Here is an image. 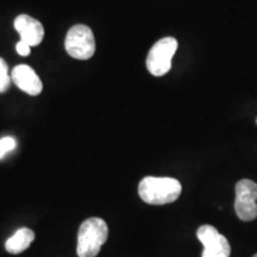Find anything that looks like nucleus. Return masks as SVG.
<instances>
[{
  "label": "nucleus",
  "mask_w": 257,
  "mask_h": 257,
  "mask_svg": "<svg viewBox=\"0 0 257 257\" xmlns=\"http://www.w3.org/2000/svg\"><path fill=\"white\" fill-rule=\"evenodd\" d=\"M182 186L176 179L147 176L138 186V194L150 205H166L178 200Z\"/></svg>",
  "instance_id": "1"
},
{
  "label": "nucleus",
  "mask_w": 257,
  "mask_h": 257,
  "mask_svg": "<svg viewBox=\"0 0 257 257\" xmlns=\"http://www.w3.org/2000/svg\"><path fill=\"white\" fill-rule=\"evenodd\" d=\"M108 236L107 224L101 218H88L80 225L76 252L79 257H95Z\"/></svg>",
  "instance_id": "2"
},
{
  "label": "nucleus",
  "mask_w": 257,
  "mask_h": 257,
  "mask_svg": "<svg viewBox=\"0 0 257 257\" xmlns=\"http://www.w3.org/2000/svg\"><path fill=\"white\" fill-rule=\"evenodd\" d=\"M178 46L174 37H165L154 44L147 57V68L152 75L163 76L169 72Z\"/></svg>",
  "instance_id": "3"
},
{
  "label": "nucleus",
  "mask_w": 257,
  "mask_h": 257,
  "mask_svg": "<svg viewBox=\"0 0 257 257\" xmlns=\"http://www.w3.org/2000/svg\"><path fill=\"white\" fill-rule=\"evenodd\" d=\"M67 53L76 60H88L95 53V40L91 29L86 25H74L64 41Z\"/></svg>",
  "instance_id": "4"
},
{
  "label": "nucleus",
  "mask_w": 257,
  "mask_h": 257,
  "mask_svg": "<svg viewBox=\"0 0 257 257\" xmlns=\"http://www.w3.org/2000/svg\"><path fill=\"white\" fill-rule=\"evenodd\" d=\"M257 184L243 179L236 184L234 211L240 220L251 221L257 218Z\"/></svg>",
  "instance_id": "5"
},
{
  "label": "nucleus",
  "mask_w": 257,
  "mask_h": 257,
  "mask_svg": "<svg viewBox=\"0 0 257 257\" xmlns=\"http://www.w3.org/2000/svg\"><path fill=\"white\" fill-rule=\"evenodd\" d=\"M197 236L204 245L201 257H230L229 240L219 233L212 225H202L198 229Z\"/></svg>",
  "instance_id": "6"
},
{
  "label": "nucleus",
  "mask_w": 257,
  "mask_h": 257,
  "mask_svg": "<svg viewBox=\"0 0 257 257\" xmlns=\"http://www.w3.org/2000/svg\"><path fill=\"white\" fill-rule=\"evenodd\" d=\"M11 80L19 89L28 93L29 95H38L43 89L40 76L27 64H19L15 67L11 74Z\"/></svg>",
  "instance_id": "7"
},
{
  "label": "nucleus",
  "mask_w": 257,
  "mask_h": 257,
  "mask_svg": "<svg viewBox=\"0 0 257 257\" xmlns=\"http://www.w3.org/2000/svg\"><path fill=\"white\" fill-rule=\"evenodd\" d=\"M15 28L21 40L27 42L30 47L38 46L44 37V29L40 22L28 15H21L15 19Z\"/></svg>",
  "instance_id": "8"
},
{
  "label": "nucleus",
  "mask_w": 257,
  "mask_h": 257,
  "mask_svg": "<svg viewBox=\"0 0 257 257\" xmlns=\"http://www.w3.org/2000/svg\"><path fill=\"white\" fill-rule=\"evenodd\" d=\"M35 239V232L28 227H22L17 230L12 237L6 240L5 249L6 251L12 253V255H18L27 250L30 244Z\"/></svg>",
  "instance_id": "9"
},
{
  "label": "nucleus",
  "mask_w": 257,
  "mask_h": 257,
  "mask_svg": "<svg viewBox=\"0 0 257 257\" xmlns=\"http://www.w3.org/2000/svg\"><path fill=\"white\" fill-rule=\"evenodd\" d=\"M11 76L9 75V66L0 57V93H5L10 88Z\"/></svg>",
  "instance_id": "10"
},
{
  "label": "nucleus",
  "mask_w": 257,
  "mask_h": 257,
  "mask_svg": "<svg viewBox=\"0 0 257 257\" xmlns=\"http://www.w3.org/2000/svg\"><path fill=\"white\" fill-rule=\"evenodd\" d=\"M17 143L14 137H4L0 140V159H3L6 154L12 152Z\"/></svg>",
  "instance_id": "11"
},
{
  "label": "nucleus",
  "mask_w": 257,
  "mask_h": 257,
  "mask_svg": "<svg viewBox=\"0 0 257 257\" xmlns=\"http://www.w3.org/2000/svg\"><path fill=\"white\" fill-rule=\"evenodd\" d=\"M30 46H29V44L27 43V42H24V41H19L17 44H16V50H17V53L19 54V55H22V56H28V55H30V51H31V49H30Z\"/></svg>",
  "instance_id": "12"
},
{
  "label": "nucleus",
  "mask_w": 257,
  "mask_h": 257,
  "mask_svg": "<svg viewBox=\"0 0 257 257\" xmlns=\"http://www.w3.org/2000/svg\"><path fill=\"white\" fill-rule=\"evenodd\" d=\"M253 257H257V253H256V255H255V256H253Z\"/></svg>",
  "instance_id": "13"
},
{
  "label": "nucleus",
  "mask_w": 257,
  "mask_h": 257,
  "mask_svg": "<svg viewBox=\"0 0 257 257\" xmlns=\"http://www.w3.org/2000/svg\"><path fill=\"white\" fill-rule=\"evenodd\" d=\"M256 124H257V119H256Z\"/></svg>",
  "instance_id": "14"
}]
</instances>
